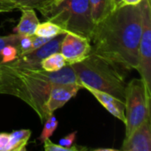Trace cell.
I'll list each match as a JSON object with an SVG mask.
<instances>
[{
    "mask_svg": "<svg viewBox=\"0 0 151 151\" xmlns=\"http://www.w3.org/2000/svg\"><path fill=\"white\" fill-rule=\"evenodd\" d=\"M142 32L141 3L118 7L95 25L90 38L91 51L125 72L136 70Z\"/></svg>",
    "mask_w": 151,
    "mask_h": 151,
    "instance_id": "6da1fadb",
    "label": "cell"
},
{
    "mask_svg": "<svg viewBox=\"0 0 151 151\" xmlns=\"http://www.w3.org/2000/svg\"><path fill=\"white\" fill-rule=\"evenodd\" d=\"M0 94L21 99L36 112L42 122L46 119L43 108L51 88L57 84L79 83L70 65L57 72H46L42 68L14 66L7 63L0 64Z\"/></svg>",
    "mask_w": 151,
    "mask_h": 151,
    "instance_id": "7a4b0ae2",
    "label": "cell"
},
{
    "mask_svg": "<svg viewBox=\"0 0 151 151\" xmlns=\"http://www.w3.org/2000/svg\"><path fill=\"white\" fill-rule=\"evenodd\" d=\"M71 65L81 88L88 86L125 102L127 83L124 70L93 51L82 61Z\"/></svg>",
    "mask_w": 151,
    "mask_h": 151,
    "instance_id": "3957f363",
    "label": "cell"
},
{
    "mask_svg": "<svg viewBox=\"0 0 151 151\" xmlns=\"http://www.w3.org/2000/svg\"><path fill=\"white\" fill-rule=\"evenodd\" d=\"M42 15L65 32L81 35L90 41L95 23L88 0H63L50 7Z\"/></svg>",
    "mask_w": 151,
    "mask_h": 151,
    "instance_id": "277c9868",
    "label": "cell"
},
{
    "mask_svg": "<svg viewBox=\"0 0 151 151\" xmlns=\"http://www.w3.org/2000/svg\"><path fill=\"white\" fill-rule=\"evenodd\" d=\"M150 100L142 79H134L127 84L124 102L126 137L150 117Z\"/></svg>",
    "mask_w": 151,
    "mask_h": 151,
    "instance_id": "5b68a950",
    "label": "cell"
},
{
    "mask_svg": "<svg viewBox=\"0 0 151 151\" xmlns=\"http://www.w3.org/2000/svg\"><path fill=\"white\" fill-rule=\"evenodd\" d=\"M142 11V32L139 43L138 65L139 72L148 94L151 96V7L150 0L141 2Z\"/></svg>",
    "mask_w": 151,
    "mask_h": 151,
    "instance_id": "8992f818",
    "label": "cell"
},
{
    "mask_svg": "<svg viewBox=\"0 0 151 151\" xmlns=\"http://www.w3.org/2000/svg\"><path fill=\"white\" fill-rule=\"evenodd\" d=\"M91 51L90 41L81 35L66 32L62 40L59 52L67 65H73L85 59Z\"/></svg>",
    "mask_w": 151,
    "mask_h": 151,
    "instance_id": "52a82bcc",
    "label": "cell"
},
{
    "mask_svg": "<svg viewBox=\"0 0 151 151\" xmlns=\"http://www.w3.org/2000/svg\"><path fill=\"white\" fill-rule=\"evenodd\" d=\"M64 35L65 34H61L53 37L44 45L41 46L40 48L29 53L19 56L16 60L11 62L10 64L14 66H22V67H28V68H42L41 62L42 59H44L45 58L55 52L59 51Z\"/></svg>",
    "mask_w": 151,
    "mask_h": 151,
    "instance_id": "ba28073f",
    "label": "cell"
},
{
    "mask_svg": "<svg viewBox=\"0 0 151 151\" xmlns=\"http://www.w3.org/2000/svg\"><path fill=\"white\" fill-rule=\"evenodd\" d=\"M82 88L80 83H67L55 85L47 98L44 104V114L46 119L54 113L58 109L62 108L73 97L76 96L79 90Z\"/></svg>",
    "mask_w": 151,
    "mask_h": 151,
    "instance_id": "9c48e42d",
    "label": "cell"
},
{
    "mask_svg": "<svg viewBox=\"0 0 151 151\" xmlns=\"http://www.w3.org/2000/svg\"><path fill=\"white\" fill-rule=\"evenodd\" d=\"M120 150H151L150 117L148 118L141 126H139L129 136L125 138Z\"/></svg>",
    "mask_w": 151,
    "mask_h": 151,
    "instance_id": "30bf717a",
    "label": "cell"
},
{
    "mask_svg": "<svg viewBox=\"0 0 151 151\" xmlns=\"http://www.w3.org/2000/svg\"><path fill=\"white\" fill-rule=\"evenodd\" d=\"M82 88L87 89L89 91L94 97L100 103V104L104 107V109L111 114L113 117L117 118L118 119L121 120L122 122L125 123L126 121V117H125V103L122 102L121 100L116 98L115 96L105 93L104 91L88 87V86H83Z\"/></svg>",
    "mask_w": 151,
    "mask_h": 151,
    "instance_id": "8fae6325",
    "label": "cell"
},
{
    "mask_svg": "<svg viewBox=\"0 0 151 151\" xmlns=\"http://www.w3.org/2000/svg\"><path fill=\"white\" fill-rule=\"evenodd\" d=\"M21 17L18 25L13 28V33L19 35H35V29L40 23L35 9H21Z\"/></svg>",
    "mask_w": 151,
    "mask_h": 151,
    "instance_id": "7c38bea8",
    "label": "cell"
},
{
    "mask_svg": "<svg viewBox=\"0 0 151 151\" xmlns=\"http://www.w3.org/2000/svg\"><path fill=\"white\" fill-rule=\"evenodd\" d=\"M92 19L96 24L106 18L113 10L111 0H88Z\"/></svg>",
    "mask_w": 151,
    "mask_h": 151,
    "instance_id": "4fadbf2b",
    "label": "cell"
},
{
    "mask_svg": "<svg viewBox=\"0 0 151 151\" xmlns=\"http://www.w3.org/2000/svg\"><path fill=\"white\" fill-rule=\"evenodd\" d=\"M31 136L29 129H20L10 134L8 151L26 150V147Z\"/></svg>",
    "mask_w": 151,
    "mask_h": 151,
    "instance_id": "5bb4252c",
    "label": "cell"
},
{
    "mask_svg": "<svg viewBox=\"0 0 151 151\" xmlns=\"http://www.w3.org/2000/svg\"><path fill=\"white\" fill-rule=\"evenodd\" d=\"M16 9H36L43 14L50 7L55 4L56 0H10Z\"/></svg>",
    "mask_w": 151,
    "mask_h": 151,
    "instance_id": "9a60e30c",
    "label": "cell"
},
{
    "mask_svg": "<svg viewBox=\"0 0 151 151\" xmlns=\"http://www.w3.org/2000/svg\"><path fill=\"white\" fill-rule=\"evenodd\" d=\"M66 61L63 55L58 51L55 52L44 59L42 60L41 62V67L46 72H57L62 69L66 65Z\"/></svg>",
    "mask_w": 151,
    "mask_h": 151,
    "instance_id": "2e32d148",
    "label": "cell"
},
{
    "mask_svg": "<svg viewBox=\"0 0 151 151\" xmlns=\"http://www.w3.org/2000/svg\"><path fill=\"white\" fill-rule=\"evenodd\" d=\"M65 33L66 32L63 28H61L58 25L53 23L52 21L47 20L45 22L38 24L35 32V35L40 36V37L53 38L58 35L65 34Z\"/></svg>",
    "mask_w": 151,
    "mask_h": 151,
    "instance_id": "e0dca14e",
    "label": "cell"
},
{
    "mask_svg": "<svg viewBox=\"0 0 151 151\" xmlns=\"http://www.w3.org/2000/svg\"><path fill=\"white\" fill-rule=\"evenodd\" d=\"M43 123H44V126H43L42 134L39 137V141L41 142H43L44 141L50 139L58 127V119L54 116V114L50 115Z\"/></svg>",
    "mask_w": 151,
    "mask_h": 151,
    "instance_id": "ac0fdd59",
    "label": "cell"
},
{
    "mask_svg": "<svg viewBox=\"0 0 151 151\" xmlns=\"http://www.w3.org/2000/svg\"><path fill=\"white\" fill-rule=\"evenodd\" d=\"M19 57V52L18 47L14 45H5L1 50L2 64L11 63L16 60Z\"/></svg>",
    "mask_w": 151,
    "mask_h": 151,
    "instance_id": "d6986e66",
    "label": "cell"
},
{
    "mask_svg": "<svg viewBox=\"0 0 151 151\" xmlns=\"http://www.w3.org/2000/svg\"><path fill=\"white\" fill-rule=\"evenodd\" d=\"M22 35H19L18 34H12L4 36H0V64H2V58H1V50L5 45H14L18 47L19 49V43L20 41Z\"/></svg>",
    "mask_w": 151,
    "mask_h": 151,
    "instance_id": "ffe728a7",
    "label": "cell"
},
{
    "mask_svg": "<svg viewBox=\"0 0 151 151\" xmlns=\"http://www.w3.org/2000/svg\"><path fill=\"white\" fill-rule=\"evenodd\" d=\"M76 134H77V131H74L69 134H67L66 136H65L64 138L60 139L59 142H58V144L65 147V148H70V149H73L74 151L80 150H82L84 148H81V147H78V146H75L74 142H75V140H76Z\"/></svg>",
    "mask_w": 151,
    "mask_h": 151,
    "instance_id": "44dd1931",
    "label": "cell"
},
{
    "mask_svg": "<svg viewBox=\"0 0 151 151\" xmlns=\"http://www.w3.org/2000/svg\"><path fill=\"white\" fill-rule=\"evenodd\" d=\"M52 38H50V37H40V36H36V35H32V44L30 46V48L24 53V54H27V53H29L38 48H40L41 46L44 45L46 42H48L50 40H51ZM23 54V55H24Z\"/></svg>",
    "mask_w": 151,
    "mask_h": 151,
    "instance_id": "7402d4cb",
    "label": "cell"
},
{
    "mask_svg": "<svg viewBox=\"0 0 151 151\" xmlns=\"http://www.w3.org/2000/svg\"><path fill=\"white\" fill-rule=\"evenodd\" d=\"M43 148L44 150L46 151H74L73 149H70V148H65L61 145H59L58 143H53L50 139L44 141L43 142Z\"/></svg>",
    "mask_w": 151,
    "mask_h": 151,
    "instance_id": "603a6c76",
    "label": "cell"
},
{
    "mask_svg": "<svg viewBox=\"0 0 151 151\" xmlns=\"http://www.w3.org/2000/svg\"><path fill=\"white\" fill-rule=\"evenodd\" d=\"M16 9L15 4L10 0H0V12H8Z\"/></svg>",
    "mask_w": 151,
    "mask_h": 151,
    "instance_id": "cb8c5ba5",
    "label": "cell"
},
{
    "mask_svg": "<svg viewBox=\"0 0 151 151\" xmlns=\"http://www.w3.org/2000/svg\"><path fill=\"white\" fill-rule=\"evenodd\" d=\"M10 134L0 133V151H8Z\"/></svg>",
    "mask_w": 151,
    "mask_h": 151,
    "instance_id": "d4e9b609",
    "label": "cell"
},
{
    "mask_svg": "<svg viewBox=\"0 0 151 151\" xmlns=\"http://www.w3.org/2000/svg\"><path fill=\"white\" fill-rule=\"evenodd\" d=\"M142 0H121L119 5L118 7L121 6H127V5H137L139 4Z\"/></svg>",
    "mask_w": 151,
    "mask_h": 151,
    "instance_id": "484cf974",
    "label": "cell"
},
{
    "mask_svg": "<svg viewBox=\"0 0 151 151\" xmlns=\"http://www.w3.org/2000/svg\"><path fill=\"white\" fill-rule=\"evenodd\" d=\"M94 151H117L118 150L111 149V148H98V149H94Z\"/></svg>",
    "mask_w": 151,
    "mask_h": 151,
    "instance_id": "4316f807",
    "label": "cell"
},
{
    "mask_svg": "<svg viewBox=\"0 0 151 151\" xmlns=\"http://www.w3.org/2000/svg\"><path fill=\"white\" fill-rule=\"evenodd\" d=\"M111 4H112V7H113V10H115L116 8H118V6L119 5L121 0H111Z\"/></svg>",
    "mask_w": 151,
    "mask_h": 151,
    "instance_id": "83f0119b",
    "label": "cell"
},
{
    "mask_svg": "<svg viewBox=\"0 0 151 151\" xmlns=\"http://www.w3.org/2000/svg\"><path fill=\"white\" fill-rule=\"evenodd\" d=\"M1 81H2V75H1V71H0V88H1Z\"/></svg>",
    "mask_w": 151,
    "mask_h": 151,
    "instance_id": "f1b7e54d",
    "label": "cell"
},
{
    "mask_svg": "<svg viewBox=\"0 0 151 151\" xmlns=\"http://www.w3.org/2000/svg\"><path fill=\"white\" fill-rule=\"evenodd\" d=\"M63 0H56V3H55V4H58V3H60V2H62Z\"/></svg>",
    "mask_w": 151,
    "mask_h": 151,
    "instance_id": "f546056e",
    "label": "cell"
}]
</instances>
